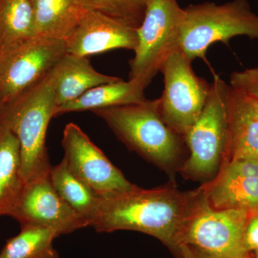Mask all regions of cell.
<instances>
[{
  "instance_id": "484cf974",
  "label": "cell",
  "mask_w": 258,
  "mask_h": 258,
  "mask_svg": "<svg viewBox=\"0 0 258 258\" xmlns=\"http://www.w3.org/2000/svg\"><path fill=\"white\" fill-rule=\"evenodd\" d=\"M5 103L2 98L1 93H0V124H1L2 119H3V112H4Z\"/></svg>"
},
{
  "instance_id": "cb8c5ba5",
  "label": "cell",
  "mask_w": 258,
  "mask_h": 258,
  "mask_svg": "<svg viewBox=\"0 0 258 258\" xmlns=\"http://www.w3.org/2000/svg\"><path fill=\"white\" fill-rule=\"evenodd\" d=\"M245 244L249 253L258 249V213L249 217L246 227Z\"/></svg>"
},
{
  "instance_id": "52a82bcc",
  "label": "cell",
  "mask_w": 258,
  "mask_h": 258,
  "mask_svg": "<svg viewBox=\"0 0 258 258\" xmlns=\"http://www.w3.org/2000/svg\"><path fill=\"white\" fill-rule=\"evenodd\" d=\"M184 9L176 0H152L137 28L138 44L130 60L129 79L147 88L166 59L179 48Z\"/></svg>"
},
{
  "instance_id": "7402d4cb",
  "label": "cell",
  "mask_w": 258,
  "mask_h": 258,
  "mask_svg": "<svg viewBox=\"0 0 258 258\" xmlns=\"http://www.w3.org/2000/svg\"><path fill=\"white\" fill-rule=\"evenodd\" d=\"M152 0H89L88 10H98L138 28Z\"/></svg>"
},
{
  "instance_id": "44dd1931",
  "label": "cell",
  "mask_w": 258,
  "mask_h": 258,
  "mask_svg": "<svg viewBox=\"0 0 258 258\" xmlns=\"http://www.w3.org/2000/svg\"><path fill=\"white\" fill-rule=\"evenodd\" d=\"M32 37V0H0V52Z\"/></svg>"
},
{
  "instance_id": "8992f818",
  "label": "cell",
  "mask_w": 258,
  "mask_h": 258,
  "mask_svg": "<svg viewBox=\"0 0 258 258\" xmlns=\"http://www.w3.org/2000/svg\"><path fill=\"white\" fill-rule=\"evenodd\" d=\"M228 88L215 75L203 111L184 135L189 157L181 172L190 179L210 181L221 164L227 139Z\"/></svg>"
},
{
  "instance_id": "9a60e30c",
  "label": "cell",
  "mask_w": 258,
  "mask_h": 258,
  "mask_svg": "<svg viewBox=\"0 0 258 258\" xmlns=\"http://www.w3.org/2000/svg\"><path fill=\"white\" fill-rule=\"evenodd\" d=\"M48 75L55 93V108L75 101L97 86L121 80L98 72L87 57L68 53Z\"/></svg>"
},
{
  "instance_id": "2e32d148",
  "label": "cell",
  "mask_w": 258,
  "mask_h": 258,
  "mask_svg": "<svg viewBox=\"0 0 258 258\" xmlns=\"http://www.w3.org/2000/svg\"><path fill=\"white\" fill-rule=\"evenodd\" d=\"M89 0H32L33 36L64 40L88 11Z\"/></svg>"
},
{
  "instance_id": "7c38bea8",
  "label": "cell",
  "mask_w": 258,
  "mask_h": 258,
  "mask_svg": "<svg viewBox=\"0 0 258 258\" xmlns=\"http://www.w3.org/2000/svg\"><path fill=\"white\" fill-rule=\"evenodd\" d=\"M200 189L212 208L257 214L258 159L222 161L216 175Z\"/></svg>"
},
{
  "instance_id": "603a6c76",
  "label": "cell",
  "mask_w": 258,
  "mask_h": 258,
  "mask_svg": "<svg viewBox=\"0 0 258 258\" xmlns=\"http://www.w3.org/2000/svg\"><path fill=\"white\" fill-rule=\"evenodd\" d=\"M230 85L248 93L258 103V67L232 73Z\"/></svg>"
},
{
  "instance_id": "277c9868",
  "label": "cell",
  "mask_w": 258,
  "mask_h": 258,
  "mask_svg": "<svg viewBox=\"0 0 258 258\" xmlns=\"http://www.w3.org/2000/svg\"><path fill=\"white\" fill-rule=\"evenodd\" d=\"M184 11L179 48L191 61L206 60L209 47L217 42L228 45L230 39L238 35L258 39V15L247 0L191 5Z\"/></svg>"
},
{
  "instance_id": "5bb4252c",
  "label": "cell",
  "mask_w": 258,
  "mask_h": 258,
  "mask_svg": "<svg viewBox=\"0 0 258 258\" xmlns=\"http://www.w3.org/2000/svg\"><path fill=\"white\" fill-rule=\"evenodd\" d=\"M258 159V103L248 93L229 85L227 139L222 161Z\"/></svg>"
},
{
  "instance_id": "9c48e42d",
  "label": "cell",
  "mask_w": 258,
  "mask_h": 258,
  "mask_svg": "<svg viewBox=\"0 0 258 258\" xmlns=\"http://www.w3.org/2000/svg\"><path fill=\"white\" fill-rule=\"evenodd\" d=\"M66 54V41L32 37L0 52V93L5 104L42 81Z\"/></svg>"
},
{
  "instance_id": "7a4b0ae2",
  "label": "cell",
  "mask_w": 258,
  "mask_h": 258,
  "mask_svg": "<svg viewBox=\"0 0 258 258\" xmlns=\"http://www.w3.org/2000/svg\"><path fill=\"white\" fill-rule=\"evenodd\" d=\"M92 112L104 120L127 147L144 159L167 171L176 166L184 138L163 119L158 98Z\"/></svg>"
},
{
  "instance_id": "5b68a950",
  "label": "cell",
  "mask_w": 258,
  "mask_h": 258,
  "mask_svg": "<svg viewBox=\"0 0 258 258\" xmlns=\"http://www.w3.org/2000/svg\"><path fill=\"white\" fill-rule=\"evenodd\" d=\"M250 215L244 210L212 208L199 188L191 191L179 246L186 244L210 258L246 257L250 254L245 244Z\"/></svg>"
},
{
  "instance_id": "4316f807",
  "label": "cell",
  "mask_w": 258,
  "mask_h": 258,
  "mask_svg": "<svg viewBox=\"0 0 258 258\" xmlns=\"http://www.w3.org/2000/svg\"><path fill=\"white\" fill-rule=\"evenodd\" d=\"M252 252H254V258H258V249Z\"/></svg>"
},
{
  "instance_id": "8fae6325",
  "label": "cell",
  "mask_w": 258,
  "mask_h": 258,
  "mask_svg": "<svg viewBox=\"0 0 258 258\" xmlns=\"http://www.w3.org/2000/svg\"><path fill=\"white\" fill-rule=\"evenodd\" d=\"M62 146L63 159L70 170L98 196L135 186L125 179L79 125L73 123L66 125Z\"/></svg>"
},
{
  "instance_id": "d4e9b609",
  "label": "cell",
  "mask_w": 258,
  "mask_h": 258,
  "mask_svg": "<svg viewBox=\"0 0 258 258\" xmlns=\"http://www.w3.org/2000/svg\"><path fill=\"white\" fill-rule=\"evenodd\" d=\"M179 258H210L196 249L186 245L181 244L179 247Z\"/></svg>"
},
{
  "instance_id": "ffe728a7",
  "label": "cell",
  "mask_w": 258,
  "mask_h": 258,
  "mask_svg": "<svg viewBox=\"0 0 258 258\" xmlns=\"http://www.w3.org/2000/svg\"><path fill=\"white\" fill-rule=\"evenodd\" d=\"M21 231L7 241L0 258H58L53 241L58 232L50 227L36 225H21Z\"/></svg>"
},
{
  "instance_id": "30bf717a",
  "label": "cell",
  "mask_w": 258,
  "mask_h": 258,
  "mask_svg": "<svg viewBox=\"0 0 258 258\" xmlns=\"http://www.w3.org/2000/svg\"><path fill=\"white\" fill-rule=\"evenodd\" d=\"M8 216L18 221L20 226H45L57 231L60 236L88 227L56 191L50 171L25 183Z\"/></svg>"
},
{
  "instance_id": "3957f363",
  "label": "cell",
  "mask_w": 258,
  "mask_h": 258,
  "mask_svg": "<svg viewBox=\"0 0 258 258\" xmlns=\"http://www.w3.org/2000/svg\"><path fill=\"white\" fill-rule=\"evenodd\" d=\"M55 107L53 86L48 74L5 105L2 123L18 139L25 183L50 171L46 134Z\"/></svg>"
},
{
  "instance_id": "d6986e66",
  "label": "cell",
  "mask_w": 258,
  "mask_h": 258,
  "mask_svg": "<svg viewBox=\"0 0 258 258\" xmlns=\"http://www.w3.org/2000/svg\"><path fill=\"white\" fill-rule=\"evenodd\" d=\"M51 181L62 200L91 227L98 216L101 199L70 170L66 160L51 166Z\"/></svg>"
},
{
  "instance_id": "83f0119b",
  "label": "cell",
  "mask_w": 258,
  "mask_h": 258,
  "mask_svg": "<svg viewBox=\"0 0 258 258\" xmlns=\"http://www.w3.org/2000/svg\"><path fill=\"white\" fill-rule=\"evenodd\" d=\"M244 258H252V257H251L250 254H249V255H248V256H247V257H244Z\"/></svg>"
},
{
  "instance_id": "e0dca14e",
  "label": "cell",
  "mask_w": 258,
  "mask_h": 258,
  "mask_svg": "<svg viewBox=\"0 0 258 258\" xmlns=\"http://www.w3.org/2000/svg\"><path fill=\"white\" fill-rule=\"evenodd\" d=\"M145 87L138 81L129 79L101 85L89 90L67 104L57 107L54 117L71 112L95 111L111 107L139 104L147 101Z\"/></svg>"
},
{
  "instance_id": "4fadbf2b",
  "label": "cell",
  "mask_w": 258,
  "mask_h": 258,
  "mask_svg": "<svg viewBox=\"0 0 258 258\" xmlns=\"http://www.w3.org/2000/svg\"><path fill=\"white\" fill-rule=\"evenodd\" d=\"M64 41L68 54L88 57L114 49L135 50L138 31L121 20L90 10Z\"/></svg>"
},
{
  "instance_id": "ac0fdd59",
  "label": "cell",
  "mask_w": 258,
  "mask_h": 258,
  "mask_svg": "<svg viewBox=\"0 0 258 258\" xmlns=\"http://www.w3.org/2000/svg\"><path fill=\"white\" fill-rule=\"evenodd\" d=\"M20 147L15 134L0 124V216L9 215L24 186Z\"/></svg>"
},
{
  "instance_id": "ba28073f",
  "label": "cell",
  "mask_w": 258,
  "mask_h": 258,
  "mask_svg": "<svg viewBox=\"0 0 258 258\" xmlns=\"http://www.w3.org/2000/svg\"><path fill=\"white\" fill-rule=\"evenodd\" d=\"M191 62L178 48L160 71L164 82L162 96L158 98L161 116L183 138L201 114L210 89V83L195 74Z\"/></svg>"
},
{
  "instance_id": "6da1fadb",
  "label": "cell",
  "mask_w": 258,
  "mask_h": 258,
  "mask_svg": "<svg viewBox=\"0 0 258 258\" xmlns=\"http://www.w3.org/2000/svg\"><path fill=\"white\" fill-rule=\"evenodd\" d=\"M93 227L98 232L132 230L152 236L179 258L180 237L191 203V191L172 184L152 189L134 186L99 196Z\"/></svg>"
}]
</instances>
